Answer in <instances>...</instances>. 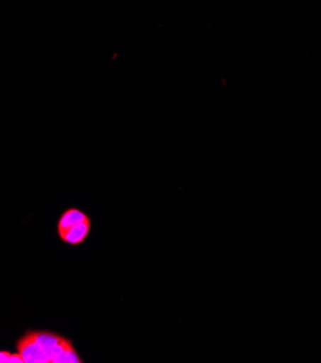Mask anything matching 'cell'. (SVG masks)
<instances>
[{"label": "cell", "mask_w": 321, "mask_h": 363, "mask_svg": "<svg viewBox=\"0 0 321 363\" xmlns=\"http://www.w3.org/2000/svg\"><path fill=\"white\" fill-rule=\"evenodd\" d=\"M0 363H23V359L18 352L11 353L8 350L0 349Z\"/></svg>", "instance_id": "277c9868"}, {"label": "cell", "mask_w": 321, "mask_h": 363, "mask_svg": "<svg viewBox=\"0 0 321 363\" xmlns=\"http://www.w3.org/2000/svg\"><path fill=\"white\" fill-rule=\"evenodd\" d=\"M90 232H91V219H87V220H84L81 223H77L73 228H69L64 232H60L58 236L65 245L73 246V247H79L80 245H83L89 239Z\"/></svg>", "instance_id": "7a4b0ae2"}, {"label": "cell", "mask_w": 321, "mask_h": 363, "mask_svg": "<svg viewBox=\"0 0 321 363\" xmlns=\"http://www.w3.org/2000/svg\"><path fill=\"white\" fill-rule=\"evenodd\" d=\"M87 219H90V217L83 210H80L77 207H68L62 211V214L60 216V219L57 220V232L58 233L64 232V230L73 228L74 225L81 223Z\"/></svg>", "instance_id": "3957f363"}, {"label": "cell", "mask_w": 321, "mask_h": 363, "mask_svg": "<svg viewBox=\"0 0 321 363\" xmlns=\"http://www.w3.org/2000/svg\"><path fill=\"white\" fill-rule=\"evenodd\" d=\"M16 349L23 363H83L73 342L48 330H28Z\"/></svg>", "instance_id": "6da1fadb"}]
</instances>
